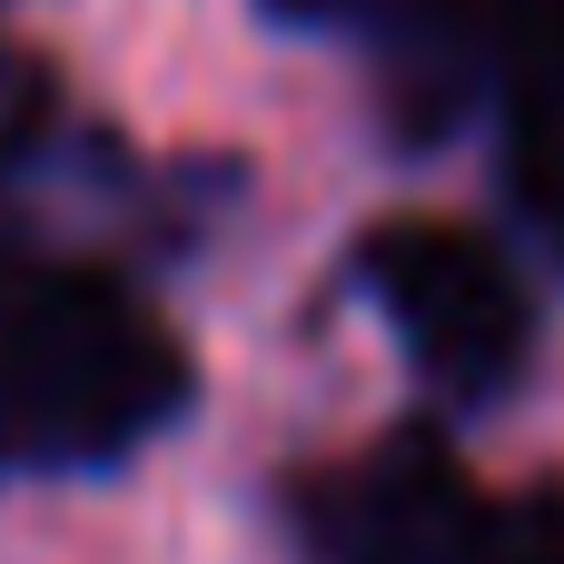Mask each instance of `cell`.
I'll use <instances>...</instances> for the list:
<instances>
[{"label": "cell", "mask_w": 564, "mask_h": 564, "mask_svg": "<svg viewBox=\"0 0 564 564\" xmlns=\"http://www.w3.org/2000/svg\"><path fill=\"white\" fill-rule=\"evenodd\" d=\"M188 406V357L99 268L0 278V456L119 466Z\"/></svg>", "instance_id": "1"}, {"label": "cell", "mask_w": 564, "mask_h": 564, "mask_svg": "<svg viewBox=\"0 0 564 564\" xmlns=\"http://www.w3.org/2000/svg\"><path fill=\"white\" fill-rule=\"evenodd\" d=\"M367 288L387 307V327L406 337V357L446 387V397H506L525 377L535 347V307L516 288V268L456 228V218H387L367 238Z\"/></svg>", "instance_id": "2"}, {"label": "cell", "mask_w": 564, "mask_h": 564, "mask_svg": "<svg viewBox=\"0 0 564 564\" xmlns=\"http://www.w3.org/2000/svg\"><path fill=\"white\" fill-rule=\"evenodd\" d=\"M496 89H506V198L564 258V0H506Z\"/></svg>", "instance_id": "3"}, {"label": "cell", "mask_w": 564, "mask_h": 564, "mask_svg": "<svg viewBox=\"0 0 564 564\" xmlns=\"http://www.w3.org/2000/svg\"><path fill=\"white\" fill-rule=\"evenodd\" d=\"M476 564H496V535H486V555H476Z\"/></svg>", "instance_id": "4"}]
</instances>
